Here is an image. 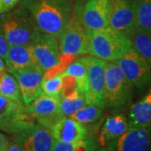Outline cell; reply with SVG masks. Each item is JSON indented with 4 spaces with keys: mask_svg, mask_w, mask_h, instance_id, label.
Masks as SVG:
<instances>
[{
    "mask_svg": "<svg viewBox=\"0 0 151 151\" xmlns=\"http://www.w3.org/2000/svg\"><path fill=\"white\" fill-rule=\"evenodd\" d=\"M19 7L36 30L50 34L57 40L73 12L71 0H20Z\"/></svg>",
    "mask_w": 151,
    "mask_h": 151,
    "instance_id": "6da1fadb",
    "label": "cell"
},
{
    "mask_svg": "<svg viewBox=\"0 0 151 151\" xmlns=\"http://www.w3.org/2000/svg\"><path fill=\"white\" fill-rule=\"evenodd\" d=\"M88 55L106 61H115L121 58L131 47V40L109 25L88 30Z\"/></svg>",
    "mask_w": 151,
    "mask_h": 151,
    "instance_id": "7a4b0ae2",
    "label": "cell"
},
{
    "mask_svg": "<svg viewBox=\"0 0 151 151\" xmlns=\"http://www.w3.org/2000/svg\"><path fill=\"white\" fill-rule=\"evenodd\" d=\"M134 96V87L125 78L114 61H108L106 68L104 109L111 113H124L129 108Z\"/></svg>",
    "mask_w": 151,
    "mask_h": 151,
    "instance_id": "3957f363",
    "label": "cell"
},
{
    "mask_svg": "<svg viewBox=\"0 0 151 151\" xmlns=\"http://www.w3.org/2000/svg\"><path fill=\"white\" fill-rule=\"evenodd\" d=\"M35 31L31 19L19 6L0 15V33L11 45H29Z\"/></svg>",
    "mask_w": 151,
    "mask_h": 151,
    "instance_id": "277c9868",
    "label": "cell"
},
{
    "mask_svg": "<svg viewBox=\"0 0 151 151\" xmlns=\"http://www.w3.org/2000/svg\"><path fill=\"white\" fill-rule=\"evenodd\" d=\"M58 45L60 55H88L89 35L88 29L83 25L81 14L73 9L69 21L58 38Z\"/></svg>",
    "mask_w": 151,
    "mask_h": 151,
    "instance_id": "5b68a950",
    "label": "cell"
},
{
    "mask_svg": "<svg viewBox=\"0 0 151 151\" xmlns=\"http://www.w3.org/2000/svg\"><path fill=\"white\" fill-rule=\"evenodd\" d=\"M34 123L35 119L23 102L0 95V131L15 135Z\"/></svg>",
    "mask_w": 151,
    "mask_h": 151,
    "instance_id": "8992f818",
    "label": "cell"
},
{
    "mask_svg": "<svg viewBox=\"0 0 151 151\" xmlns=\"http://www.w3.org/2000/svg\"><path fill=\"white\" fill-rule=\"evenodd\" d=\"M114 62L134 89L142 92L151 86V67L132 47Z\"/></svg>",
    "mask_w": 151,
    "mask_h": 151,
    "instance_id": "52a82bcc",
    "label": "cell"
},
{
    "mask_svg": "<svg viewBox=\"0 0 151 151\" xmlns=\"http://www.w3.org/2000/svg\"><path fill=\"white\" fill-rule=\"evenodd\" d=\"M85 65L87 73L86 103L95 104L104 109V91L108 61L93 56L79 58Z\"/></svg>",
    "mask_w": 151,
    "mask_h": 151,
    "instance_id": "ba28073f",
    "label": "cell"
},
{
    "mask_svg": "<svg viewBox=\"0 0 151 151\" xmlns=\"http://www.w3.org/2000/svg\"><path fill=\"white\" fill-rule=\"evenodd\" d=\"M29 45L36 65L43 71L50 70L60 63L58 40L52 35L36 30Z\"/></svg>",
    "mask_w": 151,
    "mask_h": 151,
    "instance_id": "9c48e42d",
    "label": "cell"
},
{
    "mask_svg": "<svg viewBox=\"0 0 151 151\" xmlns=\"http://www.w3.org/2000/svg\"><path fill=\"white\" fill-rule=\"evenodd\" d=\"M136 5L137 0H110L108 25L129 38L132 37L138 29Z\"/></svg>",
    "mask_w": 151,
    "mask_h": 151,
    "instance_id": "30bf717a",
    "label": "cell"
},
{
    "mask_svg": "<svg viewBox=\"0 0 151 151\" xmlns=\"http://www.w3.org/2000/svg\"><path fill=\"white\" fill-rule=\"evenodd\" d=\"M106 148L108 151H151V125L130 127Z\"/></svg>",
    "mask_w": 151,
    "mask_h": 151,
    "instance_id": "8fae6325",
    "label": "cell"
},
{
    "mask_svg": "<svg viewBox=\"0 0 151 151\" xmlns=\"http://www.w3.org/2000/svg\"><path fill=\"white\" fill-rule=\"evenodd\" d=\"M8 71L17 80L22 100L26 106L42 93L41 85L45 71L37 65L19 70H8Z\"/></svg>",
    "mask_w": 151,
    "mask_h": 151,
    "instance_id": "7c38bea8",
    "label": "cell"
},
{
    "mask_svg": "<svg viewBox=\"0 0 151 151\" xmlns=\"http://www.w3.org/2000/svg\"><path fill=\"white\" fill-rule=\"evenodd\" d=\"M27 108L35 121L48 129L63 117L60 109V97H50L43 93L28 104Z\"/></svg>",
    "mask_w": 151,
    "mask_h": 151,
    "instance_id": "4fadbf2b",
    "label": "cell"
},
{
    "mask_svg": "<svg viewBox=\"0 0 151 151\" xmlns=\"http://www.w3.org/2000/svg\"><path fill=\"white\" fill-rule=\"evenodd\" d=\"M12 139L20 143L28 151H52L55 142L50 131L37 123L13 135Z\"/></svg>",
    "mask_w": 151,
    "mask_h": 151,
    "instance_id": "5bb4252c",
    "label": "cell"
},
{
    "mask_svg": "<svg viewBox=\"0 0 151 151\" xmlns=\"http://www.w3.org/2000/svg\"><path fill=\"white\" fill-rule=\"evenodd\" d=\"M110 0H86L81 8V19L88 30L108 26Z\"/></svg>",
    "mask_w": 151,
    "mask_h": 151,
    "instance_id": "9a60e30c",
    "label": "cell"
},
{
    "mask_svg": "<svg viewBox=\"0 0 151 151\" xmlns=\"http://www.w3.org/2000/svg\"><path fill=\"white\" fill-rule=\"evenodd\" d=\"M55 140L63 143H74L88 138L87 126L76 121L70 117H62L57 120L50 129Z\"/></svg>",
    "mask_w": 151,
    "mask_h": 151,
    "instance_id": "2e32d148",
    "label": "cell"
},
{
    "mask_svg": "<svg viewBox=\"0 0 151 151\" xmlns=\"http://www.w3.org/2000/svg\"><path fill=\"white\" fill-rule=\"evenodd\" d=\"M130 128L127 116L124 113H113L103 121L97 136L100 147H106L110 142L117 139Z\"/></svg>",
    "mask_w": 151,
    "mask_h": 151,
    "instance_id": "e0dca14e",
    "label": "cell"
},
{
    "mask_svg": "<svg viewBox=\"0 0 151 151\" xmlns=\"http://www.w3.org/2000/svg\"><path fill=\"white\" fill-rule=\"evenodd\" d=\"M127 119L130 127L151 125V86L145 96L128 108Z\"/></svg>",
    "mask_w": 151,
    "mask_h": 151,
    "instance_id": "ac0fdd59",
    "label": "cell"
},
{
    "mask_svg": "<svg viewBox=\"0 0 151 151\" xmlns=\"http://www.w3.org/2000/svg\"><path fill=\"white\" fill-rule=\"evenodd\" d=\"M4 61L7 70H19L36 65L29 45H9Z\"/></svg>",
    "mask_w": 151,
    "mask_h": 151,
    "instance_id": "d6986e66",
    "label": "cell"
},
{
    "mask_svg": "<svg viewBox=\"0 0 151 151\" xmlns=\"http://www.w3.org/2000/svg\"><path fill=\"white\" fill-rule=\"evenodd\" d=\"M130 40L132 48L151 67V31L138 29Z\"/></svg>",
    "mask_w": 151,
    "mask_h": 151,
    "instance_id": "ffe728a7",
    "label": "cell"
},
{
    "mask_svg": "<svg viewBox=\"0 0 151 151\" xmlns=\"http://www.w3.org/2000/svg\"><path fill=\"white\" fill-rule=\"evenodd\" d=\"M103 108L95 104L86 103L85 106L73 113L70 118L86 126L101 123L103 117Z\"/></svg>",
    "mask_w": 151,
    "mask_h": 151,
    "instance_id": "44dd1931",
    "label": "cell"
},
{
    "mask_svg": "<svg viewBox=\"0 0 151 151\" xmlns=\"http://www.w3.org/2000/svg\"><path fill=\"white\" fill-rule=\"evenodd\" d=\"M86 104L85 93L80 90L69 97H60V109L63 117H70Z\"/></svg>",
    "mask_w": 151,
    "mask_h": 151,
    "instance_id": "7402d4cb",
    "label": "cell"
},
{
    "mask_svg": "<svg viewBox=\"0 0 151 151\" xmlns=\"http://www.w3.org/2000/svg\"><path fill=\"white\" fill-rule=\"evenodd\" d=\"M0 95L14 101L23 102L17 80L9 71L0 76Z\"/></svg>",
    "mask_w": 151,
    "mask_h": 151,
    "instance_id": "603a6c76",
    "label": "cell"
},
{
    "mask_svg": "<svg viewBox=\"0 0 151 151\" xmlns=\"http://www.w3.org/2000/svg\"><path fill=\"white\" fill-rule=\"evenodd\" d=\"M62 76H70L77 82L79 90L84 93L87 89V73L85 65L80 59L71 61L61 73Z\"/></svg>",
    "mask_w": 151,
    "mask_h": 151,
    "instance_id": "cb8c5ba5",
    "label": "cell"
},
{
    "mask_svg": "<svg viewBox=\"0 0 151 151\" xmlns=\"http://www.w3.org/2000/svg\"><path fill=\"white\" fill-rule=\"evenodd\" d=\"M98 147L97 139L95 138H88L74 143L55 140L52 151H95Z\"/></svg>",
    "mask_w": 151,
    "mask_h": 151,
    "instance_id": "d4e9b609",
    "label": "cell"
},
{
    "mask_svg": "<svg viewBox=\"0 0 151 151\" xmlns=\"http://www.w3.org/2000/svg\"><path fill=\"white\" fill-rule=\"evenodd\" d=\"M136 22L138 29L151 31V0H137Z\"/></svg>",
    "mask_w": 151,
    "mask_h": 151,
    "instance_id": "484cf974",
    "label": "cell"
},
{
    "mask_svg": "<svg viewBox=\"0 0 151 151\" xmlns=\"http://www.w3.org/2000/svg\"><path fill=\"white\" fill-rule=\"evenodd\" d=\"M63 85V76L61 74L43 79L41 92L50 97H60Z\"/></svg>",
    "mask_w": 151,
    "mask_h": 151,
    "instance_id": "4316f807",
    "label": "cell"
},
{
    "mask_svg": "<svg viewBox=\"0 0 151 151\" xmlns=\"http://www.w3.org/2000/svg\"><path fill=\"white\" fill-rule=\"evenodd\" d=\"M63 76V85H62V89L60 97H69L79 90L77 82L75 80V78H73L70 76Z\"/></svg>",
    "mask_w": 151,
    "mask_h": 151,
    "instance_id": "83f0119b",
    "label": "cell"
},
{
    "mask_svg": "<svg viewBox=\"0 0 151 151\" xmlns=\"http://www.w3.org/2000/svg\"><path fill=\"white\" fill-rule=\"evenodd\" d=\"M20 0H0V15L14 9Z\"/></svg>",
    "mask_w": 151,
    "mask_h": 151,
    "instance_id": "f1b7e54d",
    "label": "cell"
},
{
    "mask_svg": "<svg viewBox=\"0 0 151 151\" xmlns=\"http://www.w3.org/2000/svg\"><path fill=\"white\" fill-rule=\"evenodd\" d=\"M9 47V44L7 41L4 36L0 33V57L4 60L8 50Z\"/></svg>",
    "mask_w": 151,
    "mask_h": 151,
    "instance_id": "f546056e",
    "label": "cell"
},
{
    "mask_svg": "<svg viewBox=\"0 0 151 151\" xmlns=\"http://www.w3.org/2000/svg\"><path fill=\"white\" fill-rule=\"evenodd\" d=\"M5 151H28L24 146L15 140L10 139V143Z\"/></svg>",
    "mask_w": 151,
    "mask_h": 151,
    "instance_id": "4dcf8cb0",
    "label": "cell"
},
{
    "mask_svg": "<svg viewBox=\"0 0 151 151\" xmlns=\"http://www.w3.org/2000/svg\"><path fill=\"white\" fill-rule=\"evenodd\" d=\"M10 143V139L7 135L0 131V151H5Z\"/></svg>",
    "mask_w": 151,
    "mask_h": 151,
    "instance_id": "1f68e13d",
    "label": "cell"
},
{
    "mask_svg": "<svg viewBox=\"0 0 151 151\" xmlns=\"http://www.w3.org/2000/svg\"><path fill=\"white\" fill-rule=\"evenodd\" d=\"M7 70V66H6L5 61L2 57H0V76L4 74Z\"/></svg>",
    "mask_w": 151,
    "mask_h": 151,
    "instance_id": "d6a6232c",
    "label": "cell"
},
{
    "mask_svg": "<svg viewBox=\"0 0 151 151\" xmlns=\"http://www.w3.org/2000/svg\"><path fill=\"white\" fill-rule=\"evenodd\" d=\"M85 2H86V0H76L75 6L73 8L76 9L81 11V8H82V6H83Z\"/></svg>",
    "mask_w": 151,
    "mask_h": 151,
    "instance_id": "836d02e7",
    "label": "cell"
},
{
    "mask_svg": "<svg viewBox=\"0 0 151 151\" xmlns=\"http://www.w3.org/2000/svg\"><path fill=\"white\" fill-rule=\"evenodd\" d=\"M95 151H108L106 147H98Z\"/></svg>",
    "mask_w": 151,
    "mask_h": 151,
    "instance_id": "e575fe53",
    "label": "cell"
}]
</instances>
